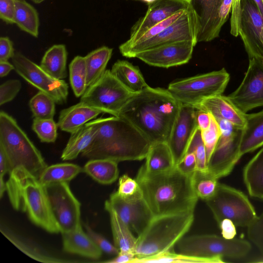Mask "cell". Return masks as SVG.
Returning <instances> with one entry per match:
<instances>
[{
  "mask_svg": "<svg viewBox=\"0 0 263 263\" xmlns=\"http://www.w3.org/2000/svg\"><path fill=\"white\" fill-rule=\"evenodd\" d=\"M181 105L167 89L148 86L133 95L119 116L135 126L151 144L167 142Z\"/></svg>",
  "mask_w": 263,
  "mask_h": 263,
  "instance_id": "6da1fadb",
  "label": "cell"
},
{
  "mask_svg": "<svg viewBox=\"0 0 263 263\" xmlns=\"http://www.w3.org/2000/svg\"><path fill=\"white\" fill-rule=\"evenodd\" d=\"M97 126L95 137L82 154L84 157L117 162L145 158L151 143L135 126L121 116L91 121Z\"/></svg>",
  "mask_w": 263,
  "mask_h": 263,
  "instance_id": "7a4b0ae2",
  "label": "cell"
},
{
  "mask_svg": "<svg viewBox=\"0 0 263 263\" xmlns=\"http://www.w3.org/2000/svg\"><path fill=\"white\" fill-rule=\"evenodd\" d=\"M191 176L183 174L176 166L151 173L142 165L136 179L153 215L158 216L194 212L198 197L193 190Z\"/></svg>",
  "mask_w": 263,
  "mask_h": 263,
  "instance_id": "3957f363",
  "label": "cell"
},
{
  "mask_svg": "<svg viewBox=\"0 0 263 263\" xmlns=\"http://www.w3.org/2000/svg\"><path fill=\"white\" fill-rule=\"evenodd\" d=\"M9 175L6 191L13 208L25 212L33 223L47 232H60L45 187L38 177L23 167L14 168Z\"/></svg>",
  "mask_w": 263,
  "mask_h": 263,
  "instance_id": "277c9868",
  "label": "cell"
},
{
  "mask_svg": "<svg viewBox=\"0 0 263 263\" xmlns=\"http://www.w3.org/2000/svg\"><path fill=\"white\" fill-rule=\"evenodd\" d=\"M194 220V212L154 216L138 236L136 258L152 257L173 250L189 231Z\"/></svg>",
  "mask_w": 263,
  "mask_h": 263,
  "instance_id": "5b68a950",
  "label": "cell"
},
{
  "mask_svg": "<svg viewBox=\"0 0 263 263\" xmlns=\"http://www.w3.org/2000/svg\"><path fill=\"white\" fill-rule=\"evenodd\" d=\"M0 147L8 159L10 172L23 167L38 177L47 166L40 151L15 119L4 111L0 112Z\"/></svg>",
  "mask_w": 263,
  "mask_h": 263,
  "instance_id": "8992f818",
  "label": "cell"
},
{
  "mask_svg": "<svg viewBox=\"0 0 263 263\" xmlns=\"http://www.w3.org/2000/svg\"><path fill=\"white\" fill-rule=\"evenodd\" d=\"M178 253L203 258H241L250 251L245 239H227L215 235H194L183 237L176 245Z\"/></svg>",
  "mask_w": 263,
  "mask_h": 263,
  "instance_id": "52a82bcc",
  "label": "cell"
},
{
  "mask_svg": "<svg viewBox=\"0 0 263 263\" xmlns=\"http://www.w3.org/2000/svg\"><path fill=\"white\" fill-rule=\"evenodd\" d=\"M230 80L224 68L174 81L167 90L182 104L195 106L203 100L222 95Z\"/></svg>",
  "mask_w": 263,
  "mask_h": 263,
  "instance_id": "ba28073f",
  "label": "cell"
},
{
  "mask_svg": "<svg viewBox=\"0 0 263 263\" xmlns=\"http://www.w3.org/2000/svg\"><path fill=\"white\" fill-rule=\"evenodd\" d=\"M205 202L218 224L229 219L236 226L247 227L257 217L246 195L227 185L218 183L214 194Z\"/></svg>",
  "mask_w": 263,
  "mask_h": 263,
  "instance_id": "9c48e42d",
  "label": "cell"
},
{
  "mask_svg": "<svg viewBox=\"0 0 263 263\" xmlns=\"http://www.w3.org/2000/svg\"><path fill=\"white\" fill-rule=\"evenodd\" d=\"M136 93L126 88L107 69L102 77L89 86L81 97L80 102L114 116L120 113Z\"/></svg>",
  "mask_w": 263,
  "mask_h": 263,
  "instance_id": "30bf717a",
  "label": "cell"
},
{
  "mask_svg": "<svg viewBox=\"0 0 263 263\" xmlns=\"http://www.w3.org/2000/svg\"><path fill=\"white\" fill-rule=\"evenodd\" d=\"M215 119L220 135L208 161V170L212 177L218 180L229 175L241 158L239 146L242 129L237 128L226 120Z\"/></svg>",
  "mask_w": 263,
  "mask_h": 263,
  "instance_id": "8fae6325",
  "label": "cell"
},
{
  "mask_svg": "<svg viewBox=\"0 0 263 263\" xmlns=\"http://www.w3.org/2000/svg\"><path fill=\"white\" fill-rule=\"evenodd\" d=\"M197 35L196 20L190 7L177 20L159 34L142 42L128 46L122 44L119 50L124 57L135 58L140 52L174 42L193 41L197 43Z\"/></svg>",
  "mask_w": 263,
  "mask_h": 263,
  "instance_id": "7c38bea8",
  "label": "cell"
},
{
  "mask_svg": "<svg viewBox=\"0 0 263 263\" xmlns=\"http://www.w3.org/2000/svg\"><path fill=\"white\" fill-rule=\"evenodd\" d=\"M197 23V42L219 37L232 10V0H188Z\"/></svg>",
  "mask_w": 263,
  "mask_h": 263,
  "instance_id": "4fadbf2b",
  "label": "cell"
},
{
  "mask_svg": "<svg viewBox=\"0 0 263 263\" xmlns=\"http://www.w3.org/2000/svg\"><path fill=\"white\" fill-rule=\"evenodd\" d=\"M15 70L22 78L40 91L50 96L58 104L67 102L68 85L63 80L55 79L20 52L12 58Z\"/></svg>",
  "mask_w": 263,
  "mask_h": 263,
  "instance_id": "5bb4252c",
  "label": "cell"
},
{
  "mask_svg": "<svg viewBox=\"0 0 263 263\" xmlns=\"http://www.w3.org/2000/svg\"><path fill=\"white\" fill-rule=\"evenodd\" d=\"M45 187L60 232L70 231L81 226V204L71 192L68 182L53 183Z\"/></svg>",
  "mask_w": 263,
  "mask_h": 263,
  "instance_id": "9a60e30c",
  "label": "cell"
},
{
  "mask_svg": "<svg viewBox=\"0 0 263 263\" xmlns=\"http://www.w3.org/2000/svg\"><path fill=\"white\" fill-rule=\"evenodd\" d=\"M227 97L244 113L263 106V60L249 59V66L241 83Z\"/></svg>",
  "mask_w": 263,
  "mask_h": 263,
  "instance_id": "2e32d148",
  "label": "cell"
},
{
  "mask_svg": "<svg viewBox=\"0 0 263 263\" xmlns=\"http://www.w3.org/2000/svg\"><path fill=\"white\" fill-rule=\"evenodd\" d=\"M239 35L249 59L263 60V18L253 0H241Z\"/></svg>",
  "mask_w": 263,
  "mask_h": 263,
  "instance_id": "e0dca14e",
  "label": "cell"
},
{
  "mask_svg": "<svg viewBox=\"0 0 263 263\" xmlns=\"http://www.w3.org/2000/svg\"><path fill=\"white\" fill-rule=\"evenodd\" d=\"M196 44L193 41L174 42L140 52L135 58L155 67L167 68L181 65L191 60Z\"/></svg>",
  "mask_w": 263,
  "mask_h": 263,
  "instance_id": "ac0fdd59",
  "label": "cell"
},
{
  "mask_svg": "<svg viewBox=\"0 0 263 263\" xmlns=\"http://www.w3.org/2000/svg\"><path fill=\"white\" fill-rule=\"evenodd\" d=\"M106 202L130 230L139 235L154 216L143 198L127 200L117 192Z\"/></svg>",
  "mask_w": 263,
  "mask_h": 263,
  "instance_id": "d6986e66",
  "label": "cell"
},
{
  "mask_svg": "<svg viewBox=\"0 0 263 263\" xmlns=\"http://www.w3.org/2000/svg\"><path fill=\"white\" fill-rule=\"evenodd\" d=\"M189 8L188 0H155L148 4L144 16L132 26L129 39L123 44L129 45L134 43L153 26Z\"/></svg>",
  "mask_w": 263,
  "mask_h": 263,
  "instance_id": "ffe728a7",
  "label": "cell"
},
{
  "mask_svg": "<svg viewBox=\"0 0 263 263\" xmlns=\"http://www.w3.org/2000/svg\"><path fill=\"white\" fill-rule=\"evenodd\" d=\"M197 109L193 105L182 104L167 141L173 155L175 165L186 153L189 143L198 128Z\"/></svg>",
  "mask_w": 263,
  "mask_h": 263,
  "instance_id": "44dd1931",
  "label": "cell"
},
{
  "mask_svg": "<svg viewBox=\"0 0 263 263\" xmlns=\"http://www.w3.org/2000/svg\"><path fill=\"white\" fill-rule=\"evenodd\" d=\"M194 107L208 112L215 119L228 121L237 128L243 129L245 126L247 113L239 109L227 96L219 95L209 97Z\"/></svg>",
  "mask_w": 263,
  "mask_h": 263,
  "instance_id": "7402d4cb",
  "label": "cell"
},
{
  "mask_svg": "<svg viewBox=\"0 0 263 263\" xmlns=\"http://www.w3.org/2000/svg\"><path fill=\"white\" fill-rule=\"evenodd\" d=\"M101 113L102 111L80 102L60 111L58 126L60 130L71 134Z\"/></svg>",
  "mask_w": 263,
  "mask_h": 263,
  "instance_id": "603a6c76",
  "label": "cell"
},
{
  "mask_svg": "<svg viewBox=\"0 0 263 263\" xmlns=\"http://www.w3.org/2000/svg\"><path fill=\"white\" fill-rule=\"evenodd\" d=\"M61 233L64 251L92 259H98L101 257L103 251L83 230L82 226Z\"/></svg>",
  "mask_w": 263,
  "mask_h": 263,
  "instance_id": "cb8c5ba5",
  "label": "cell"
},
{
  "mask_svg": "<svg viewBox=\"0 0 263 263\" xmlns=\"http://www.w3.org/2000/svg\"><path fill=\"white\" fill-rule=\"evenodd\" d=\"M246 125L242 129L239 146L241 157L263 146V110L246 114Z\"/></svg>",
  "mask_w": 263,
  "mask_h": 263,
  "instance_id": "d4e9b609",
  "label": "cell"
},
{
  "mask_svg": "<svg viewBox=\"0 0 263 263\" xmlns=\"http://www.w3.org/2000/svg\"><path fill=\"white\" fill-rule=\"evenodd\" d=\"M97 131V125L90 121L70 134V137L61 155V159L63 160L76 159L91 144Z\"/></svg>",
  "mask_w": 263,
  "mask_h": 263,
  "instance_id": "484cf974",
  "label": "cell"
},
{
  "mask_svg": "<svg viewBox=\"0 0 263 263\" xmlns=\"http://www.w3.org/2000/svg\"><path fill=\"white\" fill-rule=\"evenodd\" d=\"M105 209L109 215L115 246L120 252L135 254L137 238L134 236L128 226L119 218L116 212L106 202H105Z\"/></svg>",
  "mask_w": 263,
  "mask_h": 263,
  "instance_id": "4316f807",
  "label": "cell"
},
{
  "mask_svg": "<svg viewBox=\"0 0 263 263\" xmlns=\"http://www.w3.org/2000/svg\"><path fill=\"white\" fill-rule=\"evenodd\" d=\"M110 71L126 88L134 93L139 92L148 86L138 67L127 61H117Z\"/></svg>",
  "mask_w": 263,
  "mask_h": 263,
  "instance_id": "83f0119b",
  "label": "cell"
},
{
  "mask_svg": "<svg viewBox=\"0 0 263 263\" xmlns=\"http://www.w3.org/2000/svg\"><path fill=\"white\" fill-rule=\"evenodd\" d=\"M145 159L143 166L149 173H161L175 166L173 155L167 142L151 144Z\"/></svg>",
  "mask_w": 263,
  "mask_h": 263,
  "instance_id": "f1b7e54d",
  "label": "cell"
},
{
  "mask_svg": "<svg viewBox=\"0 0 263 263\" xmlns=\"http://www.w3.org/2000/svg\"><path fill=\"white\" fill-rule=\"evenodd\" d=\"M243 178L250 195L263 200V147L245 166Z\"/></svg>",
  "mask_w": 263,
  "mask_h": 263,
  "instance_id": "f546056e",
  "label": "cell"
},
{
  "mask_svg": "<svg viewBox=\"0 0 263 263\" xmlns=\"http://www.w3.org/2000/svg\"><path fill=\"white\" fill-rule=\"evenodd\" d=\"M67 51L63 44H56L44 53L40 66L53 78L63 80L67 77Z\"/></svg>",
  "mask_w": 263,
  "mask_h": 263,
  "instance_id": "4dcf8cb0",
  "label": "cell"
},
{
  "mask_svg": "<svg viewBox=\"0 0 263 263\" xmlns=\"http://www.w3.org/2000/svg\"><path fill=\"white\" fill-rule=\"evenodd\" d=\"M83 172L102 184L114 182L119 176L118 162L107 159H90L84 166Z\"/></svg>",
  "mask_w": 263,
  "mask_h": 263,
  "instance_id": "1f68e13d",
  "label": "cell"
},
{
  "mask_svg": "<svg viewBox=\"0 0 263 263\" xmlns=\"http://www.w3.org/2000/svg\"><path fill=\"white\" fill-rule=\"evenodd\" d=\"M112 52V48L102 46L91 51L84 57L88 87L97 82L104 73Z\"/></svg>",
  "mask_w": 263,
  "mask_h": 263,
  "instance_id": "d6a6232c",
  "label": "cell"
},
{
  "mask_svg": "<svg viewBox=\"0 0 263 263\" xmlns=\"http://www.w3.org/2000/svg\"><path fill=\"white\" fill-rule=\"evenodd\" d=\"M14 24L35 37L39 35L40 20L35 8L25 0H16Z\"/></svg>",
  "mask_w": 263,
  "mask_h": 263,
  "instance_id": "836d02e7",
  "label": "cell"
},
{
  "mask_svg": "<svg viewBox=\"0 0 263 263\" xmlns=\"http://www.w3.org/2000/svg\"><path fill=\"white\" fill-rule=\"evenodd\" d=\"M82 172L83 168L78 165L59 163L47 166L40 173L38 179L44 186L53 183L69 182Z\"/></svg>",
  "mask_w": 263,
  "mask_h": 263,
  "instance_id": "e575fe53",
  "label": "cell"
},
{
  "mask_svg": "<svg viewBox=\"0 0 263 263\" xmlns=\"http://www.w3.org/2000/svg\"><path fill=\"white\" fill-rule=\"evenodd\" d=\"M1 231L3 235L7 238L14 245L21 251L30 257L38 261L42 262H68L69 260L62 259L50 255L44 251H42L32 243L21 238L15 234L10 232L5 228L2 229Z\"/></svg>",
  "mask_w": 263,
  "mask_h": 263,
  "instance_id": "d590c367",
  "label": "cell"
},
{
  "mask_svg": "<svg viewBox=\"0 0 263 263\" xmlns=\"http://www.w3.org/2000/svg\"><path fill=\"white\" fill-rule=\"evenodd\" d=\"M223 258H203L176 253L173 250L165 251L156 255L143 258L135 257L133 263L181 262V263H219L223 262Z\"/></svg>",
  "mask_w": 263,
  "mask_h": 263,
  "instance_id": "8d00e7d4",
  "label": "cell"
},
{
  "mask_svg": "<svg viewBox=\"0 0 263 263\" xmlns=\"http://www.w3.org/2000/svg\"><path fill=\"white\" fill-rule=\"evenodd\" d=\"M69 81L76 97H81L86 91L87 71L84 57H75L69 65Z\"/></svg>",
  "mask_w": 263,
  "mask_h": 263,
  "instance_id": "74e56055",
  "label": "cell"
},
{
  "mask_svg": "<svg viewBox=\"0 0 263 263\" xmlns=\"http://www.w3.org/2000/svg\"><path fill=\"white\" fill-rule=\"evenodd\" d=\"M192 185L197 196L205 201L215 193L218 182L208 171L196 170L191 176Z\"/></svg>",
  "mask_w": 263,
  "mask_h": 263,
  "instance_id": "f35d334b",
  "label": "cell"
},
{
  "mask_svg": "<svg viewBox=\"0 0 263 263\" xmlns=\"http://www.w3.org/2000/svg\"><path fill=\"white\" fill-rule=\"evenodd\" d=\"M55 102L47 93L39 91L29 101V105L34 118L53 119Z\"/></svg>",
  "mask_w": 263,
  "mask_h": 263,
  "instance_id": "ab89813d",
  "label": "cell"
},
{
  "mask_svg": "<svg viewBox=\"0 0 263 263\" xmlns=\"http://www.w3.org/2000/svg\"><path fill=\"white\" fill-rule=\"evenodd\" d=\"M58 124L53 119L34 118L32 129L42 142L53 143L58 136Z\"/></svg>",
  "mask_w": 263,
  "mask_h": 263,
  "instance_id": "60d3db41",
  "label": "cell"
},
{
  "mask_svg": "<svg viewBox=\"0 0 263 263\" xmlns=\"http://www.w3.org/2000/svg\"><path fill=\"white\" fill-rule=\"evenodd\" d=\"M194 153L196 159V170L207 172L208 161L205 148L202 139L201 130L197 128L194 133L186 153Z\"/></svg>",
  "mask_w": 263,
  "mask_h": 263,
  "instance_id": "b9f144b4",
  "label": "cell"
},
{
  "mask_svg": "<svg viewBox=\"0 0 263 263\" xmlns=\"http://www.w3.org/2000/svg\"><path fill=\"white\" fill-rule=\"evenodd\" d=\"M117 192L122 198L127 200H137L143 198L142 190L137 180L126 174L119 178Z\"/></svg>",
  "mask_w": 263,
  "mask_h": 263,
  "instance_id": "7bdbcfd3",
  "label": "cell"
},
{
  "mask_svg": "<svg viewBox=\"0 0 263 263\" xmlns=\"http://www.w3.org/2000/svg\"><path fill=\"white\" fill-rule=\"evenodd\" d=\"M220 135V130L218 124L215 118L211 115L209 127L201 131V137L205 148L208 162L215 148Z\"/></svg>",
  "mask_w": 263,
  "mask_h": 263,
  "instance_id": "ee69618b",
  "label": "cell"
},
{
  "mask_svg": "<svg viewBox=\"0 0 263 263\" xmlns=\"http://www.w3.org/2000/svg\"><path fill=\"white\" fill-rule=\"evenodd\" d=\"M247 233L249 239L263 255V212L247 227Z\"/></svg>",
  "mask_w": 263,
  "mask_h": 263,
  "instance_id": "f6af8a7d",
  "label": "cell"
},
{
  "mask_svg": "<svg viewBox=\"0 0 263 263\" xmlns=\"http://www.w3.org/2000/svg\"><path fill=\"white\" fill-rule=\"evenodd\" d=\"M21 82L17 79L9 80L0 86V105L12 101L20 91Z\"/></svg>",
  "mask_w": 263,
  "mask_h": 263,
  "instance_id": "bcb514c9",
  "label": "cell"
},
{
  "mask_svg": "<svg viewBox=\"0 0 263 263\" xmlns=\"http://www.w3.org/2000/svg\"><path fill=\"white\" fill-rule=\"evenodd\" d=\"M86 233L95 243V244L103 251L107 254L117 255L119 250L102 235L94 231L88 224H84Z\"/></svg>",
  "mask_w": 263,
  "mask_h": 263,
  "instance_id": "7dc6e473",
  "label": "cell"
},
{
  "mask_svg": "<svg viewBox=\"0 0 263 263\" xmlns=\"http://www.w3.org/2000/svg\"><path fill=\"white\" fill-rule=\"evenodd\" d=\"M185 10H181L166 18V20L153 26L150 29L147 30L142 35H141L135 42L133 44L142 42L159 34L165 28L177 20L183 14ZM122 44L124 46H128L125 45L123 44Z\"/></svg>",
  "mask_w": 263,
  "mask_h": 263,
  "instance_id": "c3c4849f",
  "label": "cell"
},
{
  "mask_svg": "<svg viewBox=\"0 0 263 263\" xmlns=\"http://www.w3.org/2000/svg\"><path fill=\"white\" fill-rule=\"evenodd\" d=\"M241 12V0H232L230 33L235 37L239 34Z\"/></svg>",
  "mask_w": 263,
  "mask_h": 263,
  "instance_id": "681fc988",
  "label": "cell"
},
{
  "mask_svg": "<svg viewBox=\"0 0 263 263\" xmlns=\"http://www.w3.org/2000/svg\"><path fill=\"white\" fill-rule=\"evenodd\" d=\"M175 166L183 174L191 176L196 170V159L195 155L191 152L186 153Z\"/></svg>",
  "mask_w": 263,
  "mask_h": 263,
  "instance_id": "f907efd6",
  "label": "cell"
},
{
  "mask_svg": "<svg viewBox=\"0 0 263 263\" xmlns=\"http://www.w3.org/2000/svg\"><path fill=\"white\" fill-rule=\"evenodd\" d=\"M16 0H0V18L7 24H14Z\"/></svg>",
  "mask_w": 263,
  "mask_h": 263,
  "instance_id": "816d5d0a",
  "label": "cell"
},
{
  "mask_svg": "<svg viewBox=\"0 0 263 263\" xmlns=\"http://www.w3.org/2000/svg\"><path fill=\"white\" fill-rule=\"evenodd\" d=\"M15 53L13 43L10 39L6 36L1 37L0 62L8 61L14 57Z\"/></svg>",
  "mask_w": 263,
  "mask_h": 263,
  "instance_id": "f5cc1de1",
  "label": "cell"
},
{
  "mask_svg": "<svg viewBox=\"0 0 263 263\" xmlns=\"http://www.w3.org/2000/svg\"><path fill=\"white\" fill-rule=\"evenodd\" d=\"M218 225L221 231L222 237L227 239L235 238L236 235V226L229 219H223Z\"/></svg>",
  "mask_w": 263,
  "mask_h": 263,
  "instance_id": "db71d44e",
  "label": "cell"
},
{
  "mask_svg": "<svg viewBox=\"0 0 263 263\" xmlns=\"http://www.w3.org/2000/svg\"><path fill=\"white\" fill-rule=\"evenodd\" d=\"M196 118L197 127L201 131L209 127L211 123V115L208 112L197 109Z\"/></svg>",
  "mask_w": 263,
  "mask_h": 263,
  "instance_id": "11a10c76",
  "label": "cell"
},
{
  "mask_svg": "<svg viewBox=\"0 0 263 263\" xmlns=\"http://www.w3.org/2000/svg\"><path fill=\"white\" fill-rule=\"evenodd\" d=\"M136 255L130 252H120L111 260L105 261L108 263H133Z\"/></svg>",
  "mask_w": 263,
  "mask_h": 263,
  "instance_id": "9f6ffc18",
  "label": "cell"
},
{
  "mask_svg": "<svg viewBox=\"0 0 263 263\" xmlns=\"http://www.w3.org/2000/svg\"><path fill=\"white\" fill-rule=\"evenodd\" d=\"M9 163L4 150L0 147V176L10 173Z\"/></svg>",
  "mask_w": 263,
  "mask_h": 263,
  "instance_id": "6f0895ef",
  "label": "cell"
},
{
  "mask_svg": "<svg viewBox=\"0 0 263 263\" xmlns=\"http://www.w3.org/2000/svg\"><path fill=\"white\" fill-rule=\"evenodd\" d=\"M14 69L15 67L13 64L8 61L0 62V77L1 78L7 76L11 70Z\"/></svg>",
  "mask_w": 263,
  "mask_h": 263,
  "instance_id": "680465c9",
  "label": "cell"
},
{
  "mask_svg": "<svg viewBox=\"0 0 263 263\" xmlns=\"http://www.w3.org/2000/svg\"><path fill=\"white\" fill-rule=\"evenodd\" d=\"M6 191V182L4 181V177L0 176V197H2L5 191Z\"/></svg>",
  "mask_w": 263,
  "mask_h": 263,
  "instance_id": "91938a15",
  "label": "cell"
},
{
  "mask_svg": "<svg viewBox=\"0 0 263 263\" xmlns=\"http://www.w3.org/2000/svg\"><path fill=\"white\" fill-rule=\"evenodd\" d=\"M263 17V0H253Z\"/></svg>",
  "mask_w": 263,
  "mask_h": 263,
  "instance_id": "94428289",
  "label": "cell"
},
{
  "mask_svg": "<svg viewBox=\"0 0 263 263\" xmlns=\"http://www.w3.org/2000/svg\"><path fill=\"white\" fill-rule=\"evenodd\" d=\"M141 1L146 2L148 5L149 4L154 2L155 0H141Z\"/></svg>",
  "mask_w": 263,
  "mask_h": 263,
  "instance_id": "6125c7cd",
  "label": "cell"
},
{
  "mask_svg": "<svg viewBox=\"0 0 263 263\" xmlns=\"http://www.w3.org/2000/svg\"><path fill=\"white\" fill-rule=\"evenodd\" d=\"M33 1L36 3H41L46 0H33Z\"/></svg>",
  "mask_w": 263,
  "mask_h": 263,
  "instance_id": "be15d7a7",
  "label": "cell"
},
{
  "mask_svg": "<svg viewBox=\"0 0 263 263\" xmlns=\"http://www.w3.org/2000/svg\"><path fill=\"white\" fill-rule=\"evenodd\" d=\"M135 1H141V0H135Z\"/></svg>",
  "mask_w": 263,
  "mask_h": 263,
  "instance_id": "e7e4bbea",
  "label": "cell"
}]
</instances>
